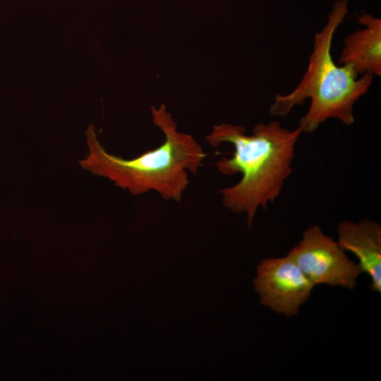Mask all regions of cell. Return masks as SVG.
<instances>
[{
    "mask_svg": "<svg viewBox=\"0 0 381 381\" xmlns=\"http://www.w3.org/2000/svg\"><path fill=\"white\" fill-rule=\"evenodd\" d=\"M302 133L299 126L291 131L271 121L257 123L249 135L241 125L222 123L206 135L211 147L229 143L234 147L232 156L221 158L216 167L223 175L241 173L242 176L219 193L226 208L246 213L248 227L252 226L259 208L266 209L279 197L292 172L296 144Z\"/></svg>",
    "mask_w": 381,
    "mask_h": 381,
    "instance_id": "cell-1",
    "label": "cell"
},
{
    "mask_svg": "<svg viewBox=\"0 0 381 381\" xmlns=\"http://www.w3.org/2000/svg\"><path fill=\"white\" fill-rule=\"evenodd\" d=\"M339 246L358 260L362 272L370 278V288L381 292V226L370 219L357 223L341 222L337 226Z\"/></svg>",
    "mask_w": 381,
    "mask_h": 381,
    "instance_id": "cell-6",
    "label": "cell"
},
{
    "mask_svg": "<svg viewBox=\"0 0 381 381\" xmlns=\"http://www.w3.org/2000/svg\"><path fill=\"white\" fill-rule=\"evenodd\" d=\"M348 2H334L326 25L315 34L308 66L299 84L290 93H277L270 106L272 115L285 116L309 99V108L299 121L303 132H314L329 119H339L346 126L353 123V106L372 85L373 75H359L351 65L339 66L332 57L334 35L348 13Z\"/></svg>",
    "mask_w": 381,
    "mask_h": 381,
    "instance_id": "cell-3",
    "label": "cell"
},
{
    "mask_svg": "<svg viewBox=\"0 0 381 381\" xmlns=\"http://www.w3.org/2000/svg\"><path fill=\"white\" fill-rule=\"evenodd\" d=\"M151 114L164 135L157 147L129 159L114 156L105 150L90 124L85 131L89 155L79 163L133 195L154 191L164 200L181 202L190 183L188 173H198L207 154L191 135L178 131L164 104L152 106Z\"/></svg>",
    "mask_w": 381,
    "mask_h": 381,
    "instance_id": "cell-2",
    "label": "cell"
},
{
    "mask_svg": "<svg viewBox=\"0 0 381 381\" xmlns=\"http://www.w3.org/2000/svg\"><path fill=\"white\" fill-rule=\"evenodd\" d=\"M253 284L262 305L287 317L298 313L315 286L288 255L262 260Z\"/></svg>",
    "mask_w": 381,
    "mask_h": 381,
    "instance_id": "cell-5",
    "label": "cell"
},
{
    "mask_svg": "<svg viewBox=\"0 0 381 381\" xmlns=\"http://www.w3.org/2000/svg\"><path fill=\"white\" fill-rule=\"evenodd\" d=\"M287 255L314 285L328 284L352 289L363 272L337 242L325 234L317 224L304 231L301 240Z\"/></svg>",
    "mask_w": 381,
    "mask_h": 381,
    "instance_id": "cell-4",
    "label": "cell"
},
{
    "mask_svg": "<svg viewBox=\"0 0 381 381\" xmlns=\"http://www.w3.org/2000/svg\"><path fill=\"white\" fill-rule=\"evenodd\" d=\"M364 28L347 35L338 61L339 65H351L362 75H381V20L369 13L358 16Z\"/></svg>",
    "mask_w": 381,
    "mask_h": 381,
    "instance_id": "cell-7",
    "label": "cell"
}]
</instances>
